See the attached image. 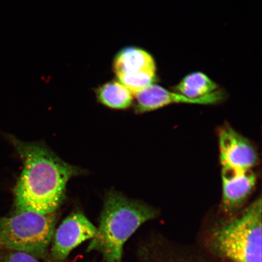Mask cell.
I'll list each match as a JSON object with an SVG mask.
<instances>
[{"instance_id": "cell-1", "label": "cell", "mask_w": 262, "mask_h": 262, "mask_svg": "<svg viewBox=\"0 0 262 262\" xmlns=\"http://www.w3.org/2000/svg\"><path fill=\"white\" fill-rule=\"evenodd\" d=\"M8 139L24 162L14 190V212H56L63 202L69 180L81 170L64 162L43 144L23 142L12 136Z\"/></svg>"}, {"instance_id": "cell-2", "label": "cell", "mask_w": 262, "mask_h": 262, "mask_svg": "<svg viewBox=\"0 0 262 262\" xmlns=\"http://www.w3.org/2000/svg\"><path fill=\"white\" fill-rule=\"evenodd\" d=\"M157 215L152 206L111 190L106 195L99 227L88 251L98 252L104 262L122 261L126 242L140 226Z\"/></svg>"}, {"instance_id": "cell-3", "label": "cell", "mask_w": 262, "mask_h": 262, "mask_svg": "<svg viewBox=\"0 0 262 262\" xmlns=\"http://www.w3.org/2000/svg\"><path fill=\"white\" fill-rule=\"evenodd\" d=\"M57 222L56 212L43 214L19 211L0 217V248L45 259L49 256Z\"/></svg>"}, {"instance_id": "cell-4", "label": "cell", "mask_w": 262, "mask_h": 262, "mask_svg": "<svg viewBox=\"0 0 262 262\" xmlns=\"http://www.w3.org/2000/svg\"><path fill=\"white\" fill-rule=\"evenodd\" d=\"M261 199L218 228L213 242L219 253L231 262H261Z\"/></svg>"}, {"instance_id": "cell-5", "label": "cell", "mask_w": 262, "mask_h": 262, "mask_svg": "<svg viewBox=\"0 0 262 262\" xmlns=\"http://www.w3.org/2000/svg\"><path fill=\"white\" fill-rule=\"evenodd\" d=\"M96 232L97 228L83 213H72L55 230L49 259L51 262H64L72 251L84 242L93 239Z\"/></svg>"}, {"instance_id": "cell-6", "label": "cell", "mask_w": 262, "mask_h": 262, "mask_svg": "<svg viewBox=\"0 0 262 262\" xmlns=\"http://www.w3.org/2000/svg\"><path fill=\"white\" fill-rule=\"evenodd\" d=\"M219 145L222 169L248 171L258 162V154L253 144L230 126L219 130Z\"/></svg>"}, {"instance_id": "cell-7", "label": "cell", "mask_w": 262, "mask_h": 262, "mask_svg": "<svg viewBox=\"0 0 262 262\" xmlns=\"http://www.w3.org/2000/svg\"><path fill=\"white\" fill-rule=\"evenodd\" d=\"M134 96L136 100V112L138 113L150 112L174 103L214 104L221 102L225 97L224 92L218 90L208 96L192 100L155 84L150 85Z\"/></svg>"}, {"instance_id": "cell-8", "label": "cell", "mask_w": 262, "mask_h": 262, "mask_svg": "<svg viewBox=\"0 0 262 262\" xmlns=\"http://www.w3.org/2000/svg\"><path fill=\"white\" fill-rule=\"evenodd\" d=\"M222 209L232 214L240 209L253 192L256 177L252 170L236 171L222 169Z\"/></svg>"}, {"instance_id": "cell-9", "label": "cell", "mask_w": 262, "mask_h": 262, "mask_svg": "<svg viewBox=\"0 0 262 262\" xmlns=\"http://www.w3.org/2000/svg\"><path fill=\"white\" fill-rule=\"evenodd\" d=\"M113 69L117 76L144 71H156L151 55L143 49L133 47L124 48L117 54Z\"/></svg>"}, {"instance_id": "cell-10", "label": "cell", "mask_w": 262, "mask_h": 262, "mask_svg": "<svg viewBox=\"0 0 262 262\" xmlns=\"http://www.w3.org/2000/svg\"><path fill=\"white\" fill-rule=\"evenodd\" d=\"M175 90L182 96L195 100L205 97L219 90L218 85L202 73H194L186 76L177 85Z\"/></svg>"}, {"instance_id": "cell-11", "label": "cell", "mask_w": 262, "mask_h": 262, "mask_svg": "<svg viewBox=\"0 0 262 262\" xmlns=\"http://www.w3.org/2000/svg\"><path fill=\"white\" fill-rule=\"evenodd\" d=\"M96 93L100 102L113 109H126L133 102L134 95L120 81L108 82L98 88Z\"/></svg>"}, {"instance_id": "cell-12", "label": "cell", "mask_w": 262, "mask_h": 262, "mask_svg": "<svg viewBox=\"0 0 262 262\" xmlns=\"http://www.w3.org/2000/svg\"><path fill=\"white\" fill-rule=\"evenodd\" d=\"M118 79L133 95L154 84L156 71H144L118 75Z\"/></svg>"}, {"instance_id": "cell-13", "label": "cell", "mask_w": 262, "mask_h": 262, "mask_svg": "<svg viewBox=\"0 0 262 262\" xmlns=\"http://www.w3.org/2000/svg\"><path fill=\"white\" fill-rule=\"evenodd\" d=\"M2 262H41L39 258L30 254L20 251H8Z\"/></svg>"}]
</instances>
